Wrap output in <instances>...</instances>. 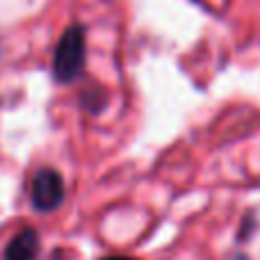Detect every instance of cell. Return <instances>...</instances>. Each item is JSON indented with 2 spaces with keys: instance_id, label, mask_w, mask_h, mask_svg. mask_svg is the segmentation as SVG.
<instances>
[{
  "instance_id": "cell-1",
  "label": "cell",
  "mask_w": 260,
  "mask_h": 260,
  "mask_svg": "<svg viewBox=\"0 0 260 260\" xmlns=\"http://www.w3.org/2000/svg\"><path fill=\"white\" fill-rule=\"evenodd\" d=\"M87 67V32L85 25L76 23L62 32L53 53V78L59 85L78 80Z\"/></svg>"
},
{
  "instance_id": "cell-2",
  "label": "cell",
  "mask_w": 260,
  "mask_h": 260,
  "mask_svg": "<svg viewBox=\"0 0 260 260\" xmlns=\"http://www.w3.org/2000/svg\"><path fill=\"white\" fill-rule=\"evenodd\" d=\"M67 189H64V178L59 171L44 167L35 174L30 185V203L37 212H53L64 203Z\"/></svg>"
},
{
  "instance_id": "cell-3",
  "label": "cell",
  "mask_w": 260,
  "mask_h": 260,
  "mask_svg": "<svg viewBox=\"0 0 260 260\" xmlns=\"http://www.w3.org/2000/svg\"><path fill=\"white\" fill-rule=\"evenodd\" d=\"M41 240L35 229H23L5 247V260H37L39 258Z\"/></svg>"
},
{
  "instance_id": "cell-4",
  "label": "cell",
  "mask_w": 260,
  "mask_h": 260,
  "mask_svg": "<svg viewBox=\"0 0 260 260\" xmlns=\"http://www.w3.org/2000/svg\"><path fill=\"white\" fill-rule=\"evenodd\" d=\"M101 260H135V258H128V256H105Z\"/></svg>"
}]
</instances>
